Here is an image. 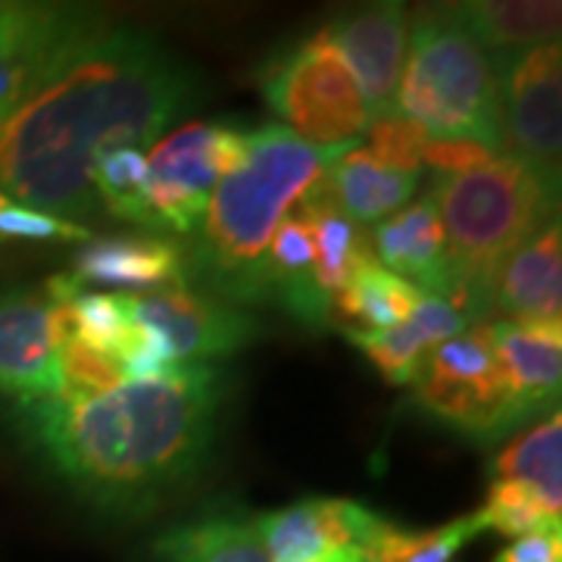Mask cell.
I'll use <instances>...</instances> for the list:
<instances>
[{
    "label": "cell",
    "instance_id": "6da1fadb",
    "mask_svg": "<svg viewBox=\"0 0 562 562\" xmlns=\"http://www.w3.org/2000/svg\"><path fill=\"white\" fill-rule=\"evenodd\" d=\"M194 94L198 81L162 41L103 22L0 120V194L69 222L98 216V160L150 150Z\"/></svg>",
    "mask_w": 562,
    "mask_h": 562
},
{
    "label": "cell",
    "instance_id": "7a4b0ae2",
    "mask_svg": "<svg viewBox=\"0 0 562 562\" xmlns=\"http://www.w3.org/2000/svg\"><path fill=\"white\" fill-rule=\"evenodd\" d=\"M220 403L213 366H179L160 379L16 409L41 457L81 501L113 519H140L201 472L216 441Z\"/></svg>",
    "mask_w": 562,
    "mask_h": 562
},
{
    "label": "cell",
    "instance_id": "3957f363",
    "mask_svg": "<svg viewBox=\"0 0 562 562\" xmlns=\"http://www.w3.org/2000/svg\"><path fill=\"white\" fill-rule=\"evenodd\" d=\"M347 150L306 144L284 125L250 132L244 160L216 181L201 225L181 247L188 291L201 284L213 301H269V244Z\"/></svg>",
    "mask_w": 562,
    "mask_h": 562
},
{
    "label": "cell",
    "instance_id": "277c9868",
    "mask_svg": "<svg viewBox=\"0 0 562 562\" xmlns=\"http://www.w3.org/2000/svg\"><path fill=\"white\" fill-rule=\"evenodd\" d=\"M428 198L438 206L447 238L450 284L443 301L469 322L484 319L497 269L560 220V176L522 157L494 154L462 176H435Z\"/></svg>",
    "mask_w": 562,
    "mask_h": 562
},
{
    "label": "cell",
    "instance_id": "5b68a950",
    "mask_svg": "<svg viewBox=\"0 0 562 562\" xmlns=\"http://www.w3.org/2000/svg\"><path fill=\"white\" fill-rule=\"evenodd\" d=\"M397 110L428 138L475 140L503 154L501 88L494 66L453 3L422 7L409 29Z\"/></svg>",
    "mask_w": 562,
    "mask_h": 562
},
{
    "label": "cell",
    "instance_id": "8992f818",
    "mask_svg": "<svg viewBox=\"0 0 562 562\" xmlns=\"http://www.w3.org/2000/svg\"><path fill=\"white\" fill-rule=\"evenodd\" d=\"M260 91L284 128L316 147H357L372 122L360 85L325 32L266 60Z\"/></svg>",
    "mask_w": 562,
    "mask_h": 562
},
{
    "label": "cell",
    "instance_id": "52a82bcc",
    "mask_svg": "<svg viewBox=\"0 0 562 562\" xmlns=\"http://www.w3.org/2000/svg\"><path fill=\"white\" fill-rule=\"evenodd\" d=\"M419 406L465 438L491 441L519 428L528 413L513 401L484 325L438 344L413 382Z\"/></svg>",
    "mask_w": 562,
    "mask_h": 562
},
{
    "label": "cell",
    "instance_id": "ba28073f",
    "mask_svg": "<svg viewBox=\"0 0 562 562\" xmlns=\"http://www.w3.org/2000/svg\"><path fill=\"white\" fill-rule=\"evenodd\" d=\"M247 135L225 122H188L147 154L150 228L191 235L201 225L216 181L247 154Z\"/></svg>",
    "mask_w": 562,
    "mask_h": 562
},
{
    "label": "cell",
    "instance_id": "9c48e42d",
    "mask_svg": "<svg viewBox=\"0 0 562 562\" xmlns=\"http://www.w3.org/2000/svg\"><path fill=\"white\" fill-rule=\"evenodd\" d=\"M501 88L503 154L560 176L562 54L560 41L509 57H487Z\"/></svg>",
    "mask_w": 562,
    "mask_h": 562
},
{
    "label": "cell",
    "instance_id": "30bf717a",
    "mask_svg": "<svg viewBox=\"0 0 562 562\" xmlns=\"http://www.w3.org/2000/svg\"><path fill=\"white\" fill-rule=\"evenodd\" d=\"M103 22L110 20L98 7L0 0V120L29 98L63 50Z\"/></svg>",
    "mask_w": 562,
    "mask_h": 562
},
{
    "label": "cell",
    "instance_id": "8fae6325",
    "mask_svg": "<svg viewBox=\"0 0 562 562\" xmlns=\"http://www.w3.org/2000/svg\"><path fill=\"white\" fill-rule=\"evenodd\" d=\"M128 316L160 335L176 366H206V360L228 357L257 338V322L206 294L157 291V294H125Z\"/></svg>",
    "mask_w": 562,
    "mask_h": 562
},
{
    "label": "cell",
    "instance_id": "7c38bea8",
    "mask_svg": "<svg viewBox=\"0 0 562 562\" xmlns=\"http://www.w3.org/2000/svg\"><path fill=\"white\" fill-rule=\"evenodd\" d=\"M60 331L44 294H0V394L16 403L60 397Z\"/></svg>",
    "mask_w": 562,
    "mask_h": 562
},
{
    "label": "cell",
    "instance_id": "4fadbf2b",
    "mask_svg": "<svg viewBox=\"0 0 562 562\" xmlns=\"http://www.w3.org/2000/svg\"><path fill=\"white\" fill-rule=\"evenodd\" d=\"M322 32L353 72L362 98L372 110V120L397 110V88L409 41L406 7L394 0L369 3L335 16Z\"/></svg>",
    "mask_w": 562,
    "mask_h": 562
},
{
    "label": "cell",
    "instance_id": "5bb4252c",
    "mask_svg": "<svg viewBox=\"0 0 562 562\" xmlns=\"http://www.w3.org/2000/svg\"><path fill=\"white\" fill-rule=\"evenodd\" d=\"M384 522L357 501L313 497L257 519V531L272 562H303L335 550H366Z\"/></svg>",
    "mask_w": 562,
    "mask_h": 562
},
{
    "label": "cell",
    "instance_id": "9a60e30c",
    "mask_svg": "<svg viewBox=\"0 0 562 562\" xmlns=\"http://www.w3.org/2000/svg\"><path fill=\"white\" fill-rule=\"evenodd\" d=\"M494 322L562 325V232L560 220L541 228L497 269L487 291Z\"/></svg>",
    "mask_w": 562,
    "mask_h": 562
},
{
    "label": "cell",
    "instance_id": "2e32d148",
    "mask_svg": "<svg viewBox=\"0 0 562 562\" xmlns=\"http://www.w3.org/2000/svg\"><path fill=\"white\" fill-rule=\"evenodd\" d=\"M72 276L81 284H101L116 291H140V294L188 288L181 247L160 235L91 238L72 257Z\"/></svg>",
    "mask_w": 562,
    "mask_h": 562
},
{
    "label": "cell",
    "instance_id": "e0dca14e",
    "mask_svg": "<svg viewBox=\"0 0 562 562\" xmlns=\"http://www.w3.org/2000/svg\"><path fill=\"white\" fill-rule=\"evenodd\" d=\"M484 328L513 401L528 419L550 409L562 384V325L484 322Z\"/></svg>",
    "mask_w": 562,
    "mask_h": 562
},
{
    "label": "cell",
    "instance_id": "ac0fdd59",
    "mask_svg": "<svg viewBox=\"0 0 562 562\" xmlns=\"http://www.w3.org/2000/svg\"><path fill=\"white\" fill-rule=\"evenodd\" d=\"M369 241L372 257H379L382 269L443 301L450 284V266L441 216L431 198H422L413 206H403L397 216L379 222Z\"/></svg>",
    "mask_w": 562,
    "mask_h": 562
},
{
    "label": "cell",
    "instance_id": "d6986e66",
    "mask_svg": "<svg viewBox=\"0 0 562 562\" xmlns=\"http://www.w3.org/2000/svg\"><path fill=\"white\" fill-rule=\"evenodd\" d=\"M469 325L472 322L465 319L457 306L425 294L416 303V310L403 322H397L394 328L375 331V335H347V338L375 362V369L387 382L403 387V384L416 382L422 362L438 344L457 338Z\"/></svg>",
    "mask_w": 562,
    "mask_h": 562
},
{
    "label": "cell",
    "instance_id": "ffe728a7",
    "mask_svg": "<svg viewBox=\"0 0 562 562\" xmlns=\"http://www.w3.org/2000/svg\"><path fill=\"white\" fill-rule=\"evenodd\" d=\"M419 176H403L375 160L366 147H350L325 172V198L357 225H379L413 201Z\"/></svg>",
    "mask_w": 562,
    "mask_h": 562
},
{
    "label": "cell",
    "instance_id": "44dd1931",
    "mask_svg": "<svg viewBox=\"0 0 562 562\" xmlns=\"http://www.w3.org/2000/svg\"><path fill=\"white\" fill-rule=\"evenodd\" d=\"M460 22L487 57H509L560 41L557 0H465L453 3Z\"/></svg>",
    "mask_w": 562,
    "mask_h": 562
},
{
    "label": "cell",
    "instance_id": "7402d4cb",
    "mask_svg": "<svg viewBox=\"0 0 562 562\" xmlns=\"http://www.w3.org/2000/svg\"><path fill=\"white\" fill-rule=\"evenodd\" d=\"M154 562H272V557L262 547L257 519L206 513L162 531L154 543Z\"/></svg>",
    "mask_w": 562,
    "mask_h": 562
},
{
    "label": "cell",
    "instance_id": "603a6c76",
    "mask_svg": "<svg viewBox=\"0 0 562 562\" xmlns=\"http://www.w3.org/2000/svg\"><path fill=\"white\" fill-rule=\"evenodd\" d=\"M303 213H306L313 247H316V284L328 301H335L362 266L375 260L369 232L353 220H347L341 210L325 198L322 181L303 201Z\"/></svg>",
    "mask_w": 562,
    "mask_h": 562
},
{
    "label": "cell",
    "instance_id": "cb8c5ba5",
    "mask_svg": "<svg viewBox=\"0 0 562 562\" xmlns=\"http://www.w3.org/2000/svg\"><path fill=\"white\" fill-rule=\"evenodd\" d=\"M422 297L425 291L372 260L331 301V319L344 322V335H375L406 319Z\"/></svg>",
    "mask_w": 562,
    "mask_h": 562
},
{
    "label": "cell",
    "instance_id": "d4e9b609",
    "mask_svg": "<svg viewBox=\"0 0 562 562\" xmlns=\"http://www.w3.org/2000/svg\"><path fill=\"white\" fill-rule=\"evenodd\" d=\"M494 482H519L562 509V416L553 413L513 441L491 465Z\"/></svg>",
    "mask_w": 562,
    "mask_h": 562
},
{
    "label": "cell",
    "instance_id": "484cf974",
    "mask_svg": "<svg viewBox=\"0 0 562 562\" xmlns=\"http://www.w3.org/2000/svg\"><path fill=\"white\" fill-rule=\"evenodd\" d=\"M479 535H484V525L475 513L428 531H406L384 522L362 550V562H453L462 547Z\"/></svg>",
    "mask_w": 562,
    "mask_h": 562
},
{
    "label": "cell",
    "instance_id": "4316f807",
    "mask_svg": "<svg viewBox=\"0 0 562 562\" xmlns=\"http://www.w3.org/2000/svg\"><path fill=\"white\" fill-rule=\"evenodd\" d=\"M94 198L103 213L113 220L135 222L150 228V206H147V154L135 147H120L103 154L94 172Z\"/></svg>",
    "mask_w": 562,
    "mask_h": 562
},
{
    "label": "cell",
    "instance_id": "83f0119b",
    "mask_svg": "<svg viewBox=\"0 0 562 562\" xmlns=\"http://www.w3.org/2000/svg\"><path fill=\"white\" fill-rule=\"evenodd\" d=\"M484 531H501L506 538H528L538 531H562V509L550 506L538 491L519 482H491L487 501L475 509Z\"/></svg>",
    "mask_w": 562,
    "mask_h": 562
},
{
    "label": "cell",
    "instance_id": "f1b7e54d",
    "mask_svg": "<svg viewBox=\"0 0 562 562\" xmlns=\"http://www.w3.org/2000/svg\"><path fill=\"white\" fill-rule=\"evenodd\" d=\"M69 316L76 325V338L103 353L116 357L122 338L132 325L125 294H98V291H81L76 301L69 303Z\"/></svg>",
    "mask_w": 562,
    "mask_h": 562
},
{
    "label": "cell",
    "instance_id": "f546056e",
    "mask_svg": "<svg viewBox=\"0 0 562 562\" xmlns=\"http://www.w3.org/2000/svg\"><path fill=\"white\" fill-rule=\"evenodd\" d=\"M369 154L375 160L403 172V176H422V154L428 144V132L419 128L413 120H406L401 110L382 113L369 122Z\"/></svg>",
    "mask_w": 562,
    "mask_h": 562
},
{
    "label": "cell",
    "instance_id": "4dcf8cb0",
    "mask_svg": "<svg viewBox=\"0 0 562 562\" xmlns=\"http://www.w3.org/2000/svg\"><path fill=\"white\" fill-rule=\"evenodd\" d=\"M60 375L63 394H69V397L103 394V391H113L116 384L125 382V372L116 357H110L79 338L60 344Z\"/></svg>",
    "mask_w": 562,
    "mask_h": 562
},
{
    "label": "cell",
    "instance_id": "1f68e13d",
    "mask_svg": "<svg viewBox=\"0 0 562 562\" xmlns=\"http://www.w3.org/2000/svg\"><path fill=\"white\" fill-rule=\"evenodd\" d=\"M94 235L79 225V222L60 220V216H47L32 206L13 203L10 198L0 194V244L7 241H35V244H54V241H91Z\"/></svg>",
    "mask_w": 562,
    "mask_h": 562
},
{
    "label": "cell",
    "instance_id": "d6a6232c",
    "mask_svg": "<svg viewBox=\"0 0 562 562\" xmlns=\"http://www.w3.org/2000/svg\"><path fill=\"white\" fill-rule=\"evenodd\" d=\"M491 157L494 154L482 144H475V140L428 138L425 154H422V166H431L438 176H462V172L487 162Z\"/></svg>",
    "mask_w": 562,
    "mask_h": 562
},
{
    "label": "cell",
    "instance_id": "836d02e7",
    "mask_svg": "<svg viewBox=\"0 0 562 562\" xmlns=\"http://www.w3.org/2000/svg\"><path fill=\"white\" fill-rule=\"evenodd\" d=\"M494 562H562V531H538L503 547Z\"/></svg>",
    "mask_w": 562,
    "mask_h": 562
},
{
    "label": "cell",
    "instance_id": "e575fe53",
    "mask_svg": "<svg viewBox=\"0 0 562 562\" xmlns=\"http://www.w3.org/2000/svg\"><path fill=\"white\" fill-rule=\"evenodd\" d=\"M303 562H362V550H335V553H322Z\"/></svg>",
    "mask_w": 562,
    "mask_h": 562
}]
</instances>
